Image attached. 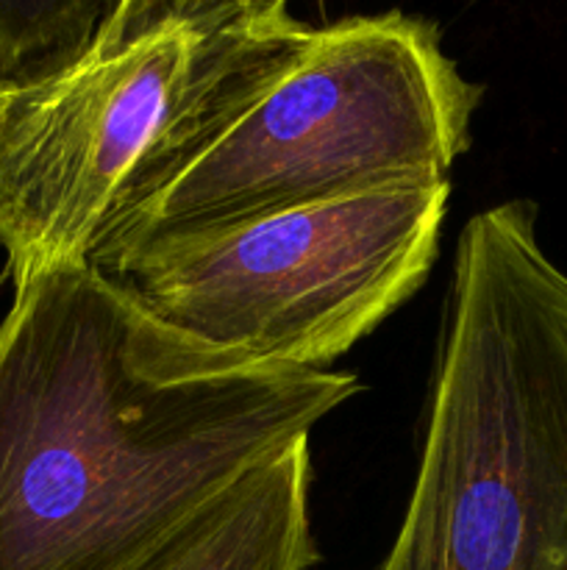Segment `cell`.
Returning a JSON list of instances; mask_svg holds the SVG:
<instances>
[{
    "label": "cell",
    "instance_id": "1",
    "mask_svg": "<svg viewBox=\"0 0 567 570\" xmlns=\"http://www.w3.org/2000/svg\"><path fill=\"white\" fill-rule=\"evenodd\" d=\"M361 390L183 337L92 262L0 323V570H126Z\"/></svg>",
    "mask_w": 567,
    "mask_h": 570
},
{
    "label": "cell",
    "instance_id": "2",
    "mask_svg": "<svg viewBox=\"0 0 567 570\" xmlns=\"http://www.w3.org/2000/svg\"><path fill=\"white\" fill-rule=\"evenodd\" d=\"M481 95L437 26L400 11L198 39L187 95L89 262L109 273L211 228L448 178Z\"/></svg>",
    "mask_w": 567,
    "mask_h": 570
},
{
    "label": "cell",
    "instance_id": "3",
    "mask_svg": "<svg viewBox=\"0 0 567 570\" xmlns=\"http://www.w3.org/2000/svg\"><path fill=\"white\" fill-rule=\"evenodd\" d=\"M372 570H567V273L531 200L461 232L420 471Z\"/></svg>",
    "mask_w": 567,
    "mask_h": 570
},
{
    "label": "cell",
    "instance_id": "4",
    "mask_svg": "<svg viewBox=\"0 0 567 570\" xmlns=\"http://www.w3.org/2000/svg\"><path fill=\"white\" fill-rule=\"evenodd\" d=\"M450 184L406 181L161 243L111 282L183 337L326 371L431 273Z\"/></svg>",
    "mask_w": 567,
    "mask_h": 570
},
{
    "label": "cell",
    "instance_id": "5",
    "mask_svg": "<svg viewBox=\"0 0 567 570\" xmlns=\"http://www.w3.org/2000/svg\"><path fill=\"white\" fill-rule=\"evenodd\" d=\"M195 42L165 31L28 89L0 128V248L11 282L89 262L106 217L176 117Z\"/></svg>",
    "mask_w": 567,
    "mask_h": 570
},
{
    "label": "cell",
    "instance_id": "6",
    "mask_svg": "<svg viewBox=\"0 0 567 570\" xmlns=\"http://www.w3.org/2000/svg\"><path fill=\"white\" fill-rule=\"evenodd\" d=\"M309 440L261 462L126 570H311Z\"/></svg>",
    "mask_w": 567,
    "mask_h": 570
},
{
    "label": "cell",
    "instance_id": "7",
    "mask_svg": "<svg viewBox=\"0 0 567 570\" xmlns=\"http://www.w3.org/2000/svg\"><path fill=\"white\" fill-rule=\"evenodd\" d=\"M126 0H0V83L28 89L92 56Z\"/></svg>",
    "mask_w": 567,
    "mask_h": 570
},
{
    "label": "cell",
    "instance_id": "8",
    "mask_svg": "<svg viewBox=\"0 0 567 570\" xmlns=\"http://www.w3.org/2000/svg\"><path fill=\"white\" fill-rule=\"evenodd\" d=\"M289 0H126L89 59H103L165 31L222 37L284 20Z\"/></svg>",
    "mask_w": 567,
    "mask_h": 570
},
{
    "label": "cell",
    "instance_id": "9",
    "mask_svg": "<svg viewBox=\"0 0 567 570\" xmlns=\"http://www.w3.org/2000/svg\"><path fill=\"white\" fill-rule=\"evenodd\" d=\"M9 95H11V89H6L3 83H0V128H3V117H6V106H9Z\"/></svg>",
    "mask_w": 567,
    "mask_h": 570
}]
</instances>
